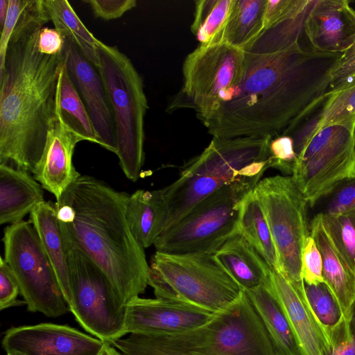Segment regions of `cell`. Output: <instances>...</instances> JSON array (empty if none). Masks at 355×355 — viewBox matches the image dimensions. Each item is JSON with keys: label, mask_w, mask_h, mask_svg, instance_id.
<instances>
[{"label": "cell", "mask_w": 355, "mask_h": 355, "mask_svg": "<svg viewBox=\"0 0 355 355\" xmlns=\"http://www.w3.org/2000/svg\"><path fill=\"white\" fill-rule=\"evenodd\" d=\"M341 55L301 44L274 53L245 52L239 83L199 119L218 139L280 134L329 92Z\"/></svg>", "instance_id": "obj_1"}, {"label": "cell", "mask_w": 355, "mask_h": 355, "mask_svg": "<svg viewBox=\"0 0 355 355\" xmlns=\"http://www.w3.org/2000/svg\"><path fill=\"white\" fill-rule=\"evenodd\" d=\"M49 21L42 0H27L0 77V164L31 173L55 117L58 84L65 62L64 51L46 55L38 50L39 33Z\"/></svg>", "instance_id": "obj_2"}, {"label": "cell", "mask_w": 355, "mask_h": 355, "mask_svg": "<svg viewBox=\"0 0 355 355\" xmlns=\"http://www.w3.org/2000/svg\"><path fill=\"white\" fill-rule=\"evenodd\" d=\"M129 196L80 175L54 203L62 235L103 270L125 304L145 291L150 270L126 218Z\"/></svg>", "instance_id": "obj_3"}, {"label": "cell", "mask_w": 355, "mask_h": 355, "mask_svg": "<svg viewBox=\"0 0 355 355\" xmlns=\"http://www.w3.org/2000/svg\"><path fill=\"white\" fill-rule=\"evenodd\" d=\"M271 137H213L200 155L182 167L175 181L160 189L166 212L162 233L224 185L244 176L263 175L270 168Z\"/></svg>", "instance_id": "obj_4"}, {"label": "cell", "mask_w": 355, "mask_h": 355, "mask_svg": "<svg viewBox=\"0 0 355 355\" xmlns=\"http://www.w3.org/2000/svg\"><path fill=\"white\" fill-rule=\"evenodd\" d=\"M142 337L187 355H277L275 346L247 293L193 329L173 336Z\"/></svg>", "instance_id": "obj_5"}, {"label": "cell", "mask_w": 355, "mask_h": 355, "mask_svg": "<svg viewBox=\"0 0 355 355\" xmlns=\"http://www.w3.org/2000/svg\"><path fill=\"white\" fill-rule=\"evenodd\" d=\"M149 266L148 284L156 298L185 302L216 313L232 304L243 292L214 253L156 251Z\"/></svg>", "instance_id": "obj_6"}, {"label": "cell", "mask_w": 355, "mask_h": 355, "mask_svg": "<svg viewBox=\"0 0 355 355\" xmlns=\"http://www.w3.org/2000/svg\"><path fill=\"white\" fill-rule=\"evenodd\" d=\"M262 175L244 176L203 199L158 236L153 245L156 251L179 254H214L238 234L243 202Z\"/></svg>", "instance_id": "obj_7"}, {"label": "cell", "mask_w": 355, "mask_h": 355, "mask_svg": "<svg viewBox=\"0 0 355 355\" xmlns=\"http://www.w3.org/2000/svg\"><path fill=\"white\" fill-rule=\"evenodd\" d=\"M98 71L111 104L116 152L125 176L135 182L144 161V116L148 109L141 77L116 46L98 40Z\"/></svg>", "instance_id": "obj_8"}, {"label": "cell", "mask_w": 355, "mask_h": 355, "mask_svg": "<svg viewBox=\"0 0 355 355\" xmlns=\"http://www.w3.org/2000/svg\"><path fill=\"white\" fill-rule=\"evenodd\" d=\"M354 121L355 115L306 132H286L297 156L291 178L309 206L355 177Z\"/></svg>", "instance_id": "obj_9"}, {"label": "cell", "mask_w": 355, "mask_h": 355, "mask_svg": "<svg viewBox=\"0 0 355 355\" xmlns=\"http://www.w3.org/2000/svg\"><path fill=\"white\" fill-rule=\"evenodd\" d=\"M63 238L70 275L69 311L86 331L111 344L125 335L126 304L103 270Z\"/></svg>", "instance_id": "obj_10"}, {"label": "cell", "mask_w": 355, "mask_h": 355, "mask_svg": "<svg viewBox=\"0 0 355 355\" xmlns=\"http://www.w3.org/2000/svg\"><path fill=\"white\" fill-rule=\"evenodd\" d=\"M4 259L11 268L28 310L57 318L69 311L53 268L30 221L7 226Z\"/></svg>", "instance_id": "obj_11"}, {"label": "cell", "mask_w": 355, "mask_h": 355, "mask_svg": "<svg viewBox=\"0 0 355 355\" xmlns=\"http://www.w3.org/2000/svg\"><path fill=\"white\" fill-rule=\"evenodd\" d=\"M245 52L225 43L198 46L185 58L183 83L167 111L193 109L197 117L207 114L241 80Z\"/></svg>", "instance_id": "obj_12"}, {"label": "cell", "mask_w": 355, "mask_h": 355, "mask_svg": "<svg viewBox=\"0 0 355 355\" xmlns=\"http://www.w3.org/2000/svg\"><path fill=\"white\" fill-rule=\"evenodd\" d=\"M274 241L281 272L293 284L303 285L302 254L309 235L304 196L291 176L261 179L254 189Z\"/></svg>", "instance_id": "obj_13"}, {"label": "cell", "mask_w": 355, "mask_h": 355, "mask_svg": "<svg viewBox=\"0 0 355 355\" xmlns=\"http://www.w3.org/2000/svg\"><path fill=\"white\" fill-rule=\"evenodd\" d=\"M105 342L67 325L40 323L12 327L2 340L15 355H98Z\"/></svg>", "instance_id": "obj_14"}, {"label": "cell", "mask_w": 355, "mask_h": 355, "mask_svg": "<svg viewBox=\"0 0 355 355\" xmlns=\"http://www.w3.org/2000/svg\"><path fill=\"white\" fill-rule=\"evenodd\" d=\"M214 313L178 301L139 296L125 305V332L147 336H173L210 320Z\"/></svg>", "instance_id": "obj_15"}, {"label": "cell", "mask_w": 355, "mask_h": 355, "mask_svg": "<svg viewBox=\"0 0 355 355\" xmlns=\"http://www.w3.org/2000/svg\"><path fill=\"white\" fill-rule=\"evenodd\" d=\"M64 39L65 64L87 108L100 145L116 153L114 116L100 72L71 40Z\"/></svg>", "instance_id": "obj_16"}, {"label": "cell", "mask_w": 355, "mask_h": 355, "mask_svg": "<svg viewBox=\"0 0 355 355\" xmlns=\"http://www.w3.org/2000/svg\"><path fill=\"white\" fill-rule=\"evenodd\" d=\"M266 284L279 304L303 354L329 355V338L309 306L304 284H293L277 270H271Z\"/></svg>", "instance_id": "obj_17"}, {"label": "cell", "mask_w": 355, "mask_h": 355, "mask_svg": "<svg viewBox=\"0 0 355 355\" xmlns=\"http://www.w3.org/2000/svg\"><path fill=\"white\" fill-rule=\"evenodd\" d=\"M304 33L312 49L343 54L355 43V10L347 0H315Z\"/></svg>", "instance_id": "obj_18"}, {"label": "cell", "mask_w": 355, "mask_h": 355, "mask_svg": "<svg viewBox=\"0 0 355 355\" xmlns=\"http://www.w3.org/2000/svg\"><path fill=\"white\" fill-rule=\"evenodd\" d=\"M81 141L85 139L65 123L55 107L44 152L33 174L56 200L80 175L73 166V155Z\"/></svg>", "instance_id": "obj_19"}, {"label": "cell", "mask_w": 355, "mask_h": 355, "mask_svg": "<svg viewBox=\"0 0 355 355\" xmlns=\"http://www.w3.org/2000/svg\"><path fill=\"white\" fill-rule=\"evenodd\" d=\"M310 230L322 255L324 284L338 302L345 319L349 320L355 307V275L347 267L329 238L321 214L313 218Z\"/></svg>", "instance_id": "obj_20"}, {"label": "cell", "mask_w": 355, "mask_h": 355, "mask_svg": "<svg viewBox=\"0 0 355 355\" xmlns=\"http://www.w3.org/2000/svg\"><path fill=\"white\" fill-rule=\"evenodd\" d=\"M42 188L28 172L0 164V224L23 220L44 202Z\"/></svg>", "instance_id": "obj_21"}, {"label": "cell", "mask_w": 355, "mask_h": 355, "mask_svg": "<svg viewBox=\"0 0 355 355\" xmlns=\"http://www.w3.org/2000/svg\"><path fill=\"white\" fill-rule=\"evenodd\" d=\"M214 255L245 292L263 286L270 278L271 268L268 264L239 234L227 240Z\"/></svg>", "instance_id": "obj_22"}, {"label": "cell", "mask_w": 355, "mask_h": 355, "mask_svg": "<svg viewBox=\"0 0 355 355\" xmlns=\"http://www.w3.org/2000/svg\"><path fill=\"white\" fill-rule=\"evenodd\" d=\"M43 249L55 272L65 300L71 299V284L67 254L54 204L43 202L30 214Z\"/></svg>", "instance_id": "obj_23"}, {"label": "cell", "mask_w": 355, "mask_h": 355, "mask_svg": "<svg viewBox=\"0 0 355 355\" xmlns=\"http://www.w3.org/2000/svg\"><path fill=\"white\" fill-rule=\"evenodd\" d=\"M125 215L130 230L139 245L143 248L154 245L163 232L166 217L160 189H139L130 195Z\"/></svg>", "instance_id": "obj_24"}, {"label": "cell", "mask_w": 355, "mask_h": 355, "mask_svg": "<svg viewBox=\"0 0 355 355\" xmlns=\"http://www.w3.org/2000/svg\"><path fill=\"white\" fill-rule=\"evenodd\" d=\"M282 355H304L279 304L266 283L245 292Z\"/></svg>", "instance_id": "obj_25"}, {"label": "cell", "mask_w": 355, "mask_h": 355, "mask_svg": "<svg viewBox=\"0 0 355 355\" xmlns=\"http://www.w3.org/2000/svg\"><path fill=\"white\" fill-rule=\"evenodd\" d=\"M266 6V0H234L214 43H225L244 51L263 28Z\"/></svg>", "instance_id": "obj_26"}, {"label": "cell", "mask_w": 355, "mask_h": 355, "mask_svg": "<svg viewBox=\"0 0 355 355\" xmlns=\"http://www.w3.org/2000/svg\"><path fill=\"white\" fill-rule=\"evenodd\" d=\"M314 1L306 0L302 6L263 28L244 51L269 54L284 51L297 44H302L305 20Z\"/></svg>", "instance_id": "obj_27"}, {"label": "cell", "mask_w": 355, "mask_h": 355, "mask_svg": "<svg viewBox=\"0 0 355 355\" xmlns=\"http://www.w3.org/2000/svg\"><path fill=\"white\" fill-rule=\"evenodd\" d=\"M238 234L257 250L271 270L281 271L270 227L262 205L254 190L243 202L238 223Z\"/></svg>", "instance_id": "obj_28"}, {"label": "cell", "mask_w": 355, "mask_h": 355, "mask_svg": "<svg viewBox=\"0 0 355 355\" xmlns=\"http://www.w3.org/2000/svg\"><path fill=\"white\" fill-rule=\"evenodd\" d=\"M49 20L64 38L71 40L83 54L98 69V42L85 27L66 0H43Z\"/></svg>", "instance_id": "obj_29"}, {"label": "cell", "mask_w": 355, "mask_h": 355, "mask_svg": "<svg viewBox=\"0 0 355 355\" xmlns=\"http://www.w3.org/2000/svg\"><path fill=\"white\" fill-rule=\"evenodd\" d=\"M55 107L65 123L85 141L100 145L87 108L71 79L65 62L58 84Z\"/></svg>", "instance_id": "obj_30"}, {"label": "cell", "mask_w": 355, "mask_h": 355, "mask_svg": "<svg viewBox=\"0 0 355 355\" xmlns=\"http://www.w3.org/2000/svg\"><path fill=\"white\" fill-rule=\"evenodd\" d=\"M355 115V85L327 93L299 122V128L306 132Z\"/></svg>", "instance_id": "obj_31"}, {"label": "cell", "mask_w": 355, "mask_h": 355, "mask_svg": "<svg viewBox=\"0 0 355 355\" xmlns=\"http://www.w3.org/2000/svg\"><path fill=\"white\" fill-rule=\"evenodd\" d=\"M234 0H198L191 30L199 45L213 44L222 31Z\"/></svg>", "instance_id": "obj_32"}, {"label": "cell", "mask_w": 355, "mask_h": 355, "mask_svg": "<svg viewBox=\"0 0 355 355\" xmlns=\"http://www.w3.org/2000/svg\"><path fill=\"white\" fill-rule=\"evenodd\" d=\"M320 214L329 238L347 267L355 275V207Z\"/></svg>", "instance_id": "obj_33"}, {"label": "cell", "mask_w": 355, "mask_h": 355, "mask_svg": "<svg viewBox=\"0 0 355 355\" xmlns=\"http://www.w3.org/2000/svg\"><path fill=\"white\" fill-rule=\"evenodd\" d=\"M304 291L313 314L329 340L331 334L345 320L338 302L324 283L304 284Z\"/></svg>", "instance_id": "obj_34"}, {"label": "cell", "mask_w": 355, "mask_h": 355, "mask_svg": "<svg viewBox=\"0 0 355 355\" xmlns=\"http://www.w3.org/2000/svg\"><path fill=\"white\" fill-rule=\"evenodd\" d=\"M270 167L291 176L297 163L293 139L288 135L280 133L271 137L269 143Z\"/></svg>", "instance_id": "obj_35"}, {"label": "cell", "mask_w": 355, "mask_h": 355, "mask_svg": "<svg viewBox=\"0 0 355 355\" xmlns=\"http://www.w3.org/2000/svg\"><path fill=\"white\" fill-rule=\"evenodd\" d=\"M302 276L304 283L307 285L324 283L322 255L310 234L306 239L302 250Z\"/></svg>", "instance_id": "obj_36"}, {"label": "cell", "mask_w": 355, "mask_h": 355, "mask_svg": "<svg viewBox=\"0 0 355 355\" xmlns=\"http://www.w3.org/2000/svg\"><path fill=\"white\" fill-rule=\"evenodd\" d=\"M330 76L328 93L355 85V43L340 56L330 72Z\"/></svg>", "instance_id": "obj_37"}, {"label": "cell", "mask_w": 355, "mask_h": 355, "mask_svg": "<svg viewBox=\"0 0 355 355\" xmlns=\"http://www.w3.org/2000/svg\"><path fill=\"white\" fill-rule=\"evenodd\" d=\"M329 355H355V307L349 320H345L329 337Z\"/></svg>", "instance_id": "obj_38"}, {"label": "cell", "mask_w": 355, "mask_h": 355, "mask_svg": "<svg viewBox=\"0 0 355 355\" xmlns=\"http://www.w3.org/2000/svg\"><path fill=\"white\" fill-rule=\"evenodd\" d=\"M111 345L123 355H187L156 347L139 334H129L128 337L116 339Z\"/></svg>", "instance_id": "obj_39"}, {"label": "cell", "mask_w": 355, "mask_h": 355, "mask_svg": "<svg viewBox=\"0 0 355 355\" xmlns=\"http://www.w3.org/2000/svg\"><path fill=\"white\" fill-rule=\"evenodd\" d=\"M27 0H9L8 15L0 38V77L3 75L8 44Z\"/></svg>", "instance_id": "obj_40"}, {"label": "cell", "mask_w": 355, "mask_h": 355, "mask_svg": "<svg viewBox=\"0 0 355 355\" xmlns=\"http://www.w3.org/2000/svg\"><path fill=\"white\" fill-rule=\"evenodd\" d=\"M20 293L18 282L4 258H0V309L3 310L17 304Z\"/></svg>", "instance_id": "obj_41"}, {"label": "cell", "mask_w": 355, "mask_h": 355, "mask_svg": "<svg viewBox=\"0 0 355 355\" xmlns=\"http://www.w3.org/2000/svg\"><path fill=\"white\" fill-rule=\"evenodd\" d=\"M90 6L96 17L111 20L121 17L137 5L135 0H83Z\"/></svg>", "instance_id": "obj_42"}, {"label": "cell", "mask_w": 355, "mask_h": 355, "mask_svg": "<svg viewBox=\"0 0 355 355\" xmlns=\"http://www.w3.org/2000/svg\"><path fill=\"white\" fill-rule=\"evenodd\" d=\"M327 213H337L355 207V177L344 182L332 193Z\"/></svg>", "instance_id": "obj_43"}, {"label": "cell", "mask_w": 355, "mask_h": 355, "mask_svg": "<svg viewBox=\"0 0 355 355\" xmlns=\"http://www.w3.org/2000/svg\"><path fill=\"white\" fill-rule=\"evenodd\" d=\"M65 39L55 28L43 27L39 33L37 47L40 53L46 55H57L64 48Z\"/></svg>", "instance_id": "obj_44"}, {"label": "cell", "mask_w": 355, "mask_h": 355, "mask_svg": "<svg viewBox=\"0 0 355 355\" xmlns=\"http://www.w3.org/2000/svg\"><path fill=\"white\" fill-rule=\"evenodd\" d=\"M9 7V0H0V25L3 28L6 19Z\"/></svg>", "instance_id": "obj_45"}, {"label": "cell", "mask_w": 355, "mask_h": 355, "mask_svg": "<svg viewBox=\"0 0 355 355\" xmlns=\"http://www.w3.org/2000/svg\"><path fill=\"white\" fill-rule=\"evenodd\" d=\"M98 355H123L110 343H105L103 348Z\"/></svg>", "instance_id": "obj_46"}, {"label": "cell", "mask_w": 355, "mask_h": 355, "mask_svg": "<svg viewBox=\"0 0 355 355\" xmlns=\"http://www.w3.org/2000/svg\"><path fill=\"white\" fill-rule=\"evenodd\" d=\"M353 137H354V151H355V121H354V124Z\"/></svg>", "instance_id": "obj_47"}, {"label": "cell", "mask_w": 355, "mask_h": 355, "mask_svg": "<svg viewBox=\"0 0 355 355\" xmlns=\"http://www.w3.org/2000/svg\"><path fill=\"white\" fill-rule=\"evenodd\" d=\"M7 355H15V354H10V353H7Z\"/></svg>", "instance_id": "obj_48"}, {"label": "cell", "mask_w": 355, "mask_h": 355, "mask_svg": "<svg viewBox=\"0 0 355 355\" xmlns=\"http://www.w3.org/2000/svg\"><path fill=\"white\" fill-rule=\"evenodd\" d=\"M277 355H282L281 354H279V352L277 353Z\"/></svg>", "instance_id": "obj_49"}]
</instances>
